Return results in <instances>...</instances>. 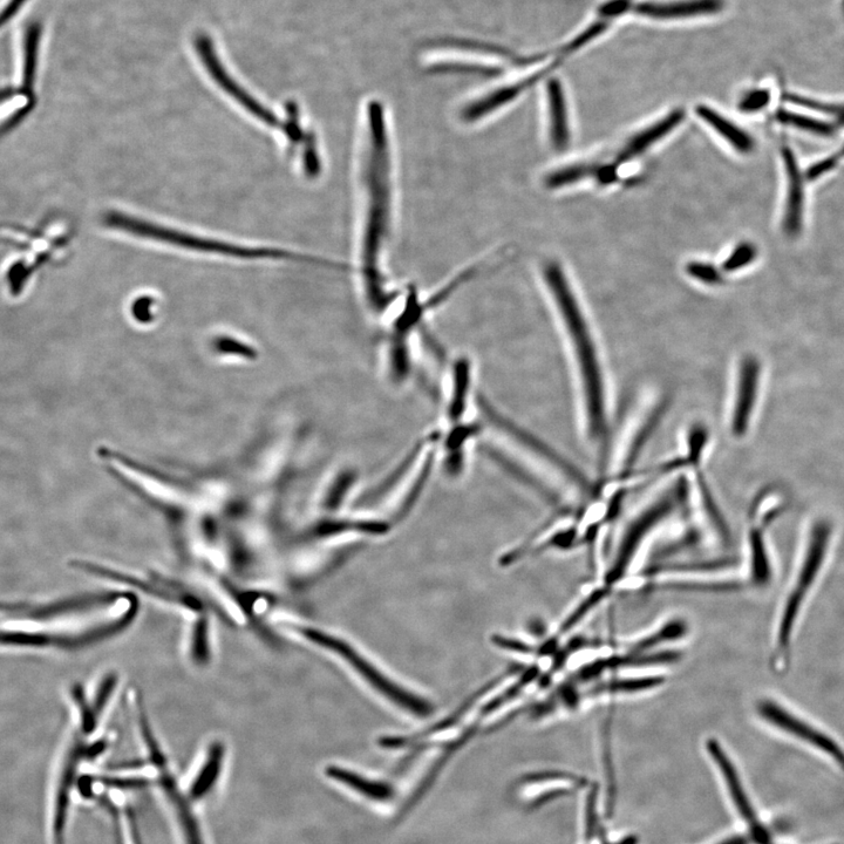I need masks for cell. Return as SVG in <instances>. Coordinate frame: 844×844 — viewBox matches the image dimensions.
Segmentation results:
<instances>
[{
    "mask_svg": "<svg viewBox=\"0 0 844 844\" xmlns=\"http://www.w3.org/2000/svg\"><path fill=\"white\" fill-rule=\"evenodd\" d=\"M696 114L707 127H710L738 154L751 155L757 148V142H755L751 133H748L745 128L735 124L733 120L728 119L714 108L699 105L696 108Z\"/></svg>",
    "mask_w": 844,
    "mask_h": 844,
    "instance_id": "9a60e30c",
    "label": "cell"
},
{
    "mask_svg": "<svg viewBox=\"0 0 844 844\" xmlns=\"http://www.w3.org/2000/svg\"><path fill=\"white\" fill-rule=\"evenodd\" d=\"M608 589H598L592 592V594L585 598L584 602L578 605L576 610L571 614L567 621L564 622L561 626V632L566 633L574 628V626L582 621V619L589 614V612L596 607L598 603H601L603 598L607 596Z\"/></svg>",
    "mask_w": 844,
    "mask_h": 844,
    "instance_id": "4dcf8cb0",
    "label": "cell"
},
{
    "mask_svg": "<svg viewBox=\"0 0 844 844\" xmlns=\"http://www.w3.org/2000/svg\"><path fill=\"white\" fill-rule=\"evenodd\" d=\"M547 102L550 145L556 152L567 151L571 141V129L566 93L560 80L549 81Z\"/></svg>",
    "mask_w": 844,
    "mask_h": 844,
    "instance_id": "5bb4252c",
    "label": "cell"
},
{
    "mask_svg": "<svg viewBox=\"0 0 844 844\" xmlns=\"http://www.w3.org/2000/svg\"><path fill=\"white\" fill-rule=\"evenodd\" d=\"M544 283L561 326L583 438L607 467L614 441V404L607 358L597 332L566 271L556 261L543 267Z\"/></svg>",
    "mask_w": 844,
    "mask_h": 844,
    "instance_id": "6da1fadb",
    "label": "cell"
},
{
    "mask_svg": "<svg viewBox=\"0 0 844 844\" xmlns=\"http://www.w3.org/2000/svg\"><path fill=\"white\" fill-rule=\"evenodd\" d=\"M784 100L793 107L819 115V117L832 121L839 127L844 126V102L829 101L791 92L784 95Z\"/></svg>",
    "mask_w": 844,
    "mask_h": 844,
    "instance_id": "ffe728a7",
    "label": "cell"
},
{
    "mask_svg": "<svg viewBox=\"0 0 844 844\" xmlns=\"http://www.w3.org/2000/svg\"><path fill=\"white\" fill-rule=\"evenodd\" d=\"M686 632V628L684 623L682 622H673L667 624L665 628L659 630L643 641L637 643L630 651V655L636 656L641 655V653L648 651L649 649L653 648L657 644L672 641V639H677L678 637H682Z\"/></svg>",
    "mask_w": 844,
    "mask_h": 844,
    "instance_id": "f1b7e54d",
    "label": "cell"
},
{
    "mask_svg": "<svg viewBox=\"0 0 844 844\" xmlns=\"http://www.w3.org/2000/svg\"><path fill=\"white\" fill-rule=\"evenodd\" d=\"M830 546V529L818 524L813 529L800 558L799 566L781 605L773 646V667L785 672L791 662V651L796 628L819 583L825 569Z\"/></svg>",
    "mask_w": 844,
    "mask_h": 844,
    "instance_id": "3957f363",
    "label": "cell"
},
{
    "mask_svg": "<svg viewBox=\"0 0 844 844\" xmlns=\"http://www.w3.org/2000/svg\"><path fill=\"white\" fill-rule=\"evenodd\" d=\"M707 751H709L711 757L714 761H716L721 773L724 774L726 784L728 789L731 791L735 806H737L741 816H743V819L746 821L748 827H750L755 843L773 844L771 835H769L766 827L762 825V822L758 819L757 814L754 812L750 800L747 799V795L744 791L743 785H741L737 771H735L732 762L728 759L723 748H721L718 744V741L714 739L707 741Z\"/></svg>",
    "mask_w": 844,
    "mask_h": 844,
    "instance_id": "30bf717a",
    "label": "cell"
},
{
    "mask_svg": "<svg viewBox=\"0 0 844 844\" xmlns=\"http://www.w3.org/2000/svg\"><path fill=\"white\" fill-rule=\"evenodd\" d=\"M778 124L820 139H832L839 132L834 122L800 108H780L775 115Z\"/></svg>",
    "mask_w": 844,
    "mask_h": 844,
    "instance_id": "e0dca14e",
    "label": "cell"
},
{
    "mask_svg": "<svg viewBox=\"0 0 844 844\" xmlns=\"http://www.w3.org/2000/svg\"><path fill=\"white\" fill-rule=\"evenodd\" d=\"M780 158L784 173V201H782L781 229L786 237L796 240L803 234L807 215L808 179L806 168L786 139L780 142Z\"/></svg>",
    "mask_w": 844,
    "mask_h": 844,
    "instance_id": "ba28073f",
    "label": "cell"
},
{
    "mask_svg": "<svg viewBox=\"0 0 844 844\" xmlns=\"http://www.w3.org/2000/svg\"><path fill=\"white\" fill-rule=\"evenodd\" d=\"M194 50L196 56L199 57L204 70H206L215 84L221 88L224 93L242 106L245 111L253 115L256 119L263 122V124L275 128H283L284 122L276 117L274 112L268 110L267 107L261 104L253 95H251L238 81L231 76L226 65H224L219 50L213 39L208 34H202L194 40Z\"/></svg>",
    "mask_w": 844,
    "mask_h": 844,
    "instance_id": "9c48e42d",
    "label": "cell"
},
{
    "mask_svg": "<svg viewBox=\"0 0 844 844\" xmlns=\"http://www.w3.org/2000/svg\"><path fill=\"white\" fill-rule=\"evenodd\" d=\"M190 656L197 665H206L210 660L209 625L206 617H200L194 624Z\"/></svg>",
    "mask_w": 844,
    "mask_h": 844,
    "instance_id": "4316f807",
    "label": "cell"
},
{
    "mask_svg": "<svg viewBox=\"0 0 844 844\" xmlns=\"http://www.w3.org/2000/svg\"><path fill=\"white\" fill-rule=\"evenodd\" d=\"M684 119V111L678 110L677 108V110H673L669 114L664 115V117L652 122L649 126L639 129L619 149L615 159L616 165L621 167L624 163L641 158L651 148L659 144L660 141L675 132L683 124Z\"/></svg>",
    "mask_w": 844,
    "mask_h": 844,
    "instance_id": "8fae6325",
    "label": "cell"
},
{
    "mask_svg": "<svg viewBox=\"0 0 844 844\" xmlns=\"http://www.w3.org/2000/svg\"><path fill=\"white\" fill-rule=\"evenodd\" d=\"M773 99L772 91L767 87H754L741 95L738 101V110L747 115L760 114L771 106Z\"/></svg>",
    "mask_w": 844,
    "mask_h": 844,
    "instance_id": "83f0119b",
    "label": "cell"
},
{
    "mask_svg": "<svg viewBox=\"0 0 844 844\" xmlns=\"http://www.w3.org/2000/svg\"><path fill=\"white\" fill-rule=\"evenodd\" d=\"M118 685V676L115 673H110L107 675L105 679H102L100 683L97 693H95V697L92 701V706L95 713L98 716H101V713L104 712L108 701H110L111 697L113 696L115 687Z\"/></svg>",
    "mask_w": 844,
    "mask_h": 844,
    "instance_id": "1f68e13d",
    "label": "cell"
},
{
    "mask_svg": "<svg viewBox=\"0 0 844 844\" xmlns=\"http://www.w3.org/2000/svg\"><path fill=\"white\" fill-rule=\"evenodd\" d=\"M161 785L163 792L166 793L168 799L173 802V806L181 823L183 837H185L186 844H203L199 827L196 826L194 815L190 812L189 806L181 793L176 789L175 782L170 774L163 772L161 775Z\"/></svg>",
    "mask_w": 844,
    "mask_h": 844,
    "instance_id": "d6986e66",
    "label": "cell"
},
{
    "mask_svg": "<svg viewBox=\"0 0 844 844\" xmlns=\"http://www.w3.org/2000/svg\"><path fill=\"white\" fill-rule=\"evenodd\" d=\"M84 758H86V746L83 745L80 735L74 734L71 745L67 748L63 767H61L56 813H54L53 821L54 844H63L64 842L65 823L71 789L76 784L77 768L80 761Z\"/></svg>",
    "mask_w": 844,
    "mask_h": 844,
    "instance_id": "4fadbf2b",
    "label": "cell"
},
{
    "mask_svg": "<svg viewBox=\"0 0 844 844\" xmlns=\"http://www.w3.org/2000/svg\"><path fill=\"white\" fill-rule=\"evenodd\" d=\"M724 844H747V841L744 837H737V839H732Z\"/></svg>",
    "mask_w": 844,
    "mask_h": 844,
    "instance_id": "e575fe53",
    "label": "cell"
},
{
    "mask_svg": "<svg viewBox=\"0 0 844 844\" xmlns=\"http://www.w3.org/2000/svg\"><path fill=\"white\" fill-rule=\"evenodd\" d=\"M597 162L583 161L574 162L570 165L557 168L546 175L544 185L548 189H562L575 186L577 183L588 179H594Z\"/></svg>",
    "mask_w": 844,
    "mask_h": 844,
    "instance_id": "7402d4cb",
    "label": "cell"
},
{
    "mask_svg": "<svg viewBox=\"0 0 844 844\" xmlns=\"http://www.w3.org/2000/svg\"><path fill=\"white\" fill-rule=\"evenodd\" d=\"M686 274L693 281L706 285V287H718L723 284V271L714 267L710 262L692 261L686 265Z\"/></svg>",
    "mask_w": 844,
    "mask_h": 844,
    "instance_id": "f546056e",
    "label": "cell"
},
{
    "mask_svg": "<svg viewBox=\"0 0 844 844\" xmlns=\"http://www.w3.org/2000/svg\"><path fill=\"white\" fill-rule=\"evenodd\" d=\"M98 781L108 787L118 789H139L148 785L145 779L100 778Z\"/></svg>",
    "mask_w": 844,
    "mask_h": 844,
    "instance_id": "d6a6232c",
    "label": "cell"
},
{
    "mask_svg": "<svg viewBox=\"0 0 844 844\" xmlns=\"http://www.w3.org/2000/svg\"><path fill=\"white\" fill-rule=\"evenodd\" d=\"M758 716L774 730L825 758L844 772V747L832 734L813 723L800 712L773 698L760 699Z\"/></svg>",
    "mask_w": 844,
    "mask_h": 844,
    "instance_id": "5b68a950",
    "label": "cell"
},
{
    "mask_svg": "<svg viewBox=\"0 0 844 844\" xmlns=\"http://www.w3.org/2000/svg\"><path fill=\"white\" fill-rule=\"evenodd\" d=\"M107 227L124 233L148 238V240L176 245V247L199 251V253L223 255L236 258H272V260L304 261L303 255L290 253V251L276 249H254L242 247V245L230 244L194 236L182 231L158 226L152 222L138 219L119 211H111L105 216Z\"/></svg>",
    "mask_w": 844,
    "mask_h": 844,
    "instance_id": "277c9868",
    "label": "cell"
},
{
    "mask_svg": "<svg viewBox=\"0 0 844 844\" xmlns=\"http://www.w3.org/2000/svg\"><path fill=\"white\" fill-rule=\"evenodd\" d=\"M72 566L79 570L86 571L87 574L125 584L127 587L141 590L146 595L161 598V600L181 605V607H185L193 611H201L202 609V604L196 597L186 594V592L180 590L176 591L174 589L161 588L151 582L140 580L138 577L124 573H119V571L99 566V564L85 561H73Z\"/></svg>",
    "mask_w": 844,
    "mask_h": 844,
    "instance_id": "7c38bea8",
    "label": "cell"
},
{
    "mask_svg": "<svg viewBox=\"0 0 844 844\" xmlns=\"http://www.w3.org/2000/svg\"><path fill=\"white\" fill-rule=\"evenodd\" d=\"M721 8L718 0H685L676 3H643L636 8L638 15L656 19H678L712 15Z\"/></svg>",
    "mask_w": 844,
    "mask_h": 844,
    "instance_id": "2e32d148",
    "label": "cell"
},
{
    "mask_svg": "<svg viewBox=\"0 0 844 844\" xmlns=\"http://www.w3.org/2000/svg\"><path fill=\"white\" fill-rule=\"evenodd\" d=\"M452 389L449 391L447 403V418L452 425L460 424L467 408V400L471 393L472 365L467 359H459L454 365Z\"/></svg>",
    "mask_w": 844,
    "mask_h": 844,
    "instance_id": "ac0fdd59",
    "label": "cell"
},
{
    "mask_svg": "<svg viewBox=\"0 0 844 844\" xmlns=\"http://www.w3.org/2000/svg\"><path fill=\"white\" fill-rule=\"evenodd\" d=\"M664 683V679L660 677L641 678V679H625L617 680V682L602 684L594 687L590 691V696H598L604 693H629L651 690L653 687L660 686Z\"/></svg>",
    "mask_w": 844,
    "mask_h": 844,
    "instance_id": "484cf974",
    "label": "cell"
},
{
    "mask_svg": "<svg viewBox=\"0 0 844 844\" xmlns=\"http://www.w3.org/2000/svg\"><path fill=\"white\" fill-rule=\"evenodd\" d=\"M298 631L301 632L308 641L322 646L324 649L335 652L337 655L345 659L347 663L352 665L353 669L357 670L360 675H362L367 682L374 687V689H377L381 694H383V696L393 701V703H396L398 706L403 707V709L412 712L415 716H430L432 706L428 704L427 701L413 696L412 693L407 692L397 686V684L392 683L390 679H387L383 675V673L374 669L373 665L367 662L363 656H360L355 649H352L351 645L340 641V639H337L336 637L328 635V633L315 629L299 628Z\"/></svg>",
    "mask_w": 844,
    "mask_h": 844,
    "instance_id": "8992f818",
    "label": "cell"
},
{
    "mask_svg": "<svg viewBox=\"0 0 844 844\" xmlns=\"http://www.w3.org/2000/svg\"><path fill=\"white\" fill-rule=\"evenodd\" d=\"M759 249L757 245L750 241H743L734 245V248L728 253L721 264L720 270L723 274H735L744 270L758 260Z\"/></svg>",
    "mask_w": 844,
    "mask_h": 844,
    "instance_id": "d4e9b609",
    "label": "cell"
},
{
    "mask_svg": "<svg viewBox=\"0 0 844 844\" xmlns=\"http://www.w3.org/2000/svg\"><path fill=\"white\" fill-rule=\"evenodd\" d=\"M748 546H750L752 581L761 587L771 580L772 571L764 534H762V529L759 526H755V523H753L750 534H748Z\"/></svg>",
    "mask_w": 844,
    "mask_h": 844,
    "instance_id": "603a6c76",
    "label": "cell"
},
{
    "mask_svg": "<svg viewBox=\"0 0 844 844\" xmlns=\"http://www.w3.org/2000/svg\"><path fill=\"white\" fill-rule=\"evenodd\" d=\"M224 758V746L221 743H214L209 748L208 757L204 762L201 771L197 774L192 788L190 798L200 800L214 786L219 778Z\"/></svg>",
    "mask_w": 844,
    "mask_h": 844,
    "instance_id": "44dd1931",
    "label": "cell"
},
{
    "mask_svg": "<svg viewBox=\"0 0 844 844\" xmlns=\"http://www.w3.org/2000/svg\"><path fill=\"white\" fill-rule=\"evenodd\" d=\"M326 774H328L333 780L342 782V784L350 786L353 789H356V791L363 793L366 796H370L372 799L386 800L389 799L392 794L391 789L386 785L379 784V782L365 780L355 773L344 771L343 768L328 767V769H326Z\"/></svg>",
    "mask_w": 844,
    "mask_h": 844,
    "instance_id": "cb8c5ba5",
    "label": "cell"
},
{
    "mask_svg": "<svg viewBox=\"0 0 844 844\" xmlns=\"http://www.w3.org/2000/svg\"><path fill=\"white\" fill-rule=\"evenodd\" d=\"M493 641L496 645H499L500 648H502V649H508V650H512V651H516V652H522V653H529V652H532V650H533L527 644H524V643L519 642V641H514V639L496 636V637H494Z\"/></svg>",
    "mask_w": 844,
    "mask_h": 844,
    "instance_id": "836d02e7",
    "label": "cell"
},
{
    "mask_svg": "<svg viewBox=\"0 0 844 844\" xmlns=\"http://www.w3.org/2000/svg\"><path fill=\"white\" fill-rule=\"evenodd\" d=\"M761 365L751 353L740 356L734 364L730 401L727 407V430L734 440L744 439L752 425L758 405Z\"/></svg>",
    "mask_w": 844,
    "mask_h": 844,
    "instance_id": "52a82bcc",
    "label": "cell"
},
{
    "mask_svg": "<svg viewBox=\"0 0 844 844\" xmlns=\"http://www.w3.org/2000/svg\"><path fill=\"white\" fill-rule=\"evenodd\" d=\"M392 147L383 104L367 105L362 148L364 222L360 261L366 301L374 312H384L396 295L387 287L381 263L389 243L393 219Z\"/></svg>",
    "mask_w": 844,
    "mask_h": 844,
    "instance_id": "7a4b0ae2",
    "label": "cell"
}]
</instances>
